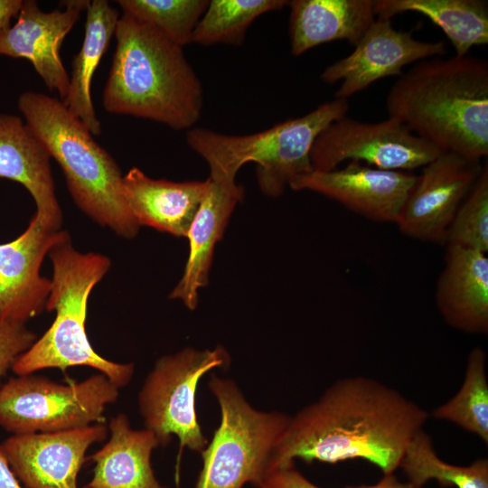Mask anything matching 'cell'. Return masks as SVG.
I'll return each instance as SVG.
<instances>
[{
	"label": "cell",
	"mask_w": 488,
	"mask_h": 488,
	"mask_svg": "<svg viewBox=\"0 0 488 488\" xmlns=\"http://www.w3.org/2000/svg\"><path fill=\"white\" fill-rule=\"evenodd\" d=\"M354 47L320 75L324 83L342 81L337 99H348L379 80L401 76L408 64L446 53L445 42L418 40L411 32L396 30L390 20L377 17Z\"/></svg>",
	"instance_id": "obj_12"
},
{
	"label": "cell",
	"mask_w": 488,
	"mask_h": 488,
	"mask_svg": "<svg viewBox=\"0 0 488 488\" xmlns=\"http://www.w3.org/2000/svg\"><path fill=\"white\" fill-rule=\"evenodd\" d=\"M428 418L419 405L374 379L339 380L290 417L274 448L270 471L295 459L326 464L362 459L383 474H393Z\"/></svg>",
	"instance_id": "obj_1"
},
{
	"label": "cell",
	"mask_w": 488,
	"mask_h": 488,
	"mask_svg": "<svg viewBox=\"0 0 488 488\" xmlns=\"http://www.w3.org/2000/svg\"><path fill=\"white\" fill-rule=\"evenodd\" d=\"M432 416L452 422L488 444L486 354L481 347H474L469 352L465 379L458 392L437 407Z\"/></svg>",
	"instance_id": "obj_26"
},
{
	"label": "cell",
	"mask_w": 488,
	"mask_h": 488,
	"mask_svg": "<svg viewBox=\"0 0 488 488\" xmlns=\"http://www.w3.org/2000/svg\"><path fill=\"white\" fill-rule=\"evenodd\" d=\"M436 306L452 327L473 334L488 333L486 253L447 245L436 288Z\"/></svg>",
	"instance_id": "obj_17"
},
{
	"label": "cell",
	"mask_w": 488,
	"mask_h": 488,
	"mask_svg": "<svg viewBox=\"0 0 488 488\" xmlns=\"http://www.w3.org/2000/svg\"><path fill=\"white\" fill-rule=\"evenodd\" d=\"M345 488H424L412 482H401L393 474H384V476L374 484L348 485Z\"/></svg>",
	"instance_id": "obj_33"
},
{
	"label": "cell",
	"mask_w": 488,
	"mask_h": 488,
	"mask_svg": "<svg viewBox=\"0 0 488 488\" xmlns=\"http://www.w3.org/2000/svg\"><path fill=\"white\" fill-rule=\"evenodd\" d=\"M108 430L109 439L89 457L95 466L85 488H167L151 465L152 452L159 446L153 432L133 429L123 413L110 419Z\"/></svg>",
	"instance_id": "obj_22"
},
{
	"label": "cell",
	"mask_w": 488,
	"mask_h": 488,
	"mask_svg": "<svg viewBox=\"0 0 488 488\" xmlns=\"http://www.w3.org/2000/svg\"><path fill=\"white\" fill-rule=\"evenodd\" d=\"M108 433L99 422L61 432L13 435L0 449L27 488H78L87 450L105 440Z\"/></svg>",
	"instance_id": "obj_13"
},
{
	"label": "cell",
	"mask_w": 488,
	"mask_h": 488,
	"mask_svg": "<svg viewBox=\"0 0 488 488\" xmlns=\"http://www.w3.org/2000/svg\"><path fill=\"white\" fill-rule=\"evenodd\" d=\"M288 6L295 56L333 41L355 45L376 19L374 0H293Z\"/></svg>",
	"instance_id": "obj_21"
},
{
	"label": "cell",
	"mask_w": 488,
	"mask_h": 488,
	"mask_svg": "<svg viewBox=\"0 0 488 488\" xmlns=\"http://www.w3.org/2000/svg\"><path fill=\"white\" fill-rule=\"evenodd\" d=\"M0 488H22L0 449Z\"/></svg>",
	"instance_id": "obj_34"
},
{
	"label": "cell",
	"mask_w": 488,
	"mask_h": 488,
	"mask_svg": "<svg viewBox=\"0 0 488 488\" xmlns=\"http://www.w3.org/2000/svg\"><path fill=\"white\" fill-rule=\"evenodd\" d=\"M48 255L52 277L45 309L55 311L56 316L44 334L17 358L14 372L22 376L43 369L88 366L117 387L126 386L133 377L134 364L110 361L99 355L85 328L89 296L108 271L110 259L99 253L76 250L70 236L54 245Z\"/></svg>",
	"instance_id": "obj_5"
},
{
	"label": "cell",
	"mask_w": 488,
	"mask_h": 488,
	"mask_svg": "<svg viewBox=\"0 0 488 488\" xmlns=\"http://www.w3.org/2000/svg\"><path fill=\"white\" fill-rule=\"evenodd\" d=\"M23 0H0V32L10 27L13 17L18 15Z\"/></svg>",
	"instance_id": "obj_32"
},
{
	"label": "cell",
	"mask_w": 488,
	"mask_h": 488,
	"mask_svg": "<svg viewBox=\"0 0 488 488\" xmlns=\"http://www.w3.org/2000/svg\"><path fill=\"white\" fill-rule=\"evenodd\" d=\"M230 360L222 346L212 350L184 348L156 360L138 394L145 429L166 446L175 436L181 447L202 452L208 444L195 408L197 385L210 371L227 368Z\"/></svg>",
	"instance_id": "obj_9"
},
{
	"label": "cell",
	"mask_w": 488,
	"mask_h": 488,
	"mask_svg": "<svg viewBox=\"0 0 488 488\" xmlns=\"http://www.w3.org/2000/svg\"><path fill=\"white\" fill-rule=\"evenodd\" d=\"M399 468L408 481L420 486L435 480L444 487L488 488L487 459H477L466 466L450 465L439 458L431 437L423 429L407 446Z\"/></svg>",
	"instance_id": "obj_25"
},
{
	"label": "cell",
	"mask_w": 488,
	"mask_h": 488,
	"mask_svg": "<svg viewBox=\"0 0 488 488\" xmlns=\"http://www.w3.org/2000/svg\"><path fill=\"white\" fill-rule=\"evenodd\" d=\"M36 339L25 324L0 320V388L4 375Z\"/></svg>",
	"instance_id": "obj_30"
},
{
	"label": "cell",
	"mask_w": 488,
	"mask_h": 488,
	"mask_svg": "<svg viewBox=\"0 0 488 488\" xmlns=\"http://www.w3.org/2000/svg\"><path fill=\"white\" fill-rule=\"evenodd\" d=\"M210 179L209 189L189 227V256L179 283L170 297L180 299L190 310L198 304L199 289L209 283L216 243L221 239L230 217L243 199L244 190L235 183Z\"/></svg>",
	"instance_id": "obj_20"
},
{
	"label": "cell",
	"mask_w": 488,
	"mask_h": 488,
	"mask_svg": "<svg viewBox=\"0 0 488 488\" xmlns=\"http://www.w3.org/2000/svg\"><path fill=\"white\" fill-rule=\"evenodd\" d=\"M50 160L42 143L20 117L0 113V178L26 188L35 202V214L50 228L59 230L62 211Z\"/></svg>",
	"instance_id": "obj_18"
},
{
	"label": "cell",
	"mask_w": 488,
	"mask_h": 488,
	"mask_svg": "<svg viewBox=\"0 0 488 488\" xmlns=\"http://www.w3.org/2000/svg\"><path fill=\"white\" fill-rule=\"evenodd\" d=\"M115 37L103 108L175 130L192 128L202 115L203 89L183 47L154 26L124 14Z\"/></svg>",
	"instance_id": "obj_3"
},
{
	"label": "cell",
	"mask_w": 488,
	"mask_h": 488,
	"mask_svg": "<svg viewBox=\"0 0 488 488\" xmlns=\"http://www.w3.org/2000/svg\"><path fill=\"white\" fill-rule=\"evenodd\" d=\"M118 19V11L108 1H90L86 10L84 40L73 59L67 96L62 101L93 136L101 134V125L91 98L92 78L115 35Z\"/></svg>",
	"instance_id": "obj_23"
},
{
	"label": "cell",
	"mask_w": 488,
	"mask_h": 488,
	"mask_svg": "<svg viewBox=\"0 0 488 488\" xmlns=\"http://www.w3.org/2000/svg\"><path fill=\"white\" fill-rule=\"evenodd\" d=\"M377 18L391 20L407 12L420 14L438 26L456 57L488 43V4L484 0H374Z\"/></svg>",
	"instance_id": "obj_24"
},
{
	"label": "cell",
	"mask_w": 488,
	"mask_h": 488,
	"mask_svg": "<svg viewBox=\"0 0 488 488\" xmlns=\"http://www.w3.org/2000/svg\"><path fill=\"white\" fill-rule=\"evenodd\" d=\"M90 1L61 2L65 8L42 11L36 1L23 0L16 23L0 32V55L24 58L60 100L67 96L70 77L60 57L63 39Z\"/></svg>",
	"instance_id": "obj_16"
},
{
	"label": "cell",
	"mask_w": 488,
	"mask_h": 488,
	"mask_svg": "<svg viewBox=\"0 0 488 488\" xmlns=\"http://www.w3.org/2000/svg\"><path fill=\"white\" fill-rule=\"evenodd\" d=\"M416 180L411 172L348 162L342 168L313 170L294 179L289 187L321 193L371 221L396 223Z\"/></svg>",
	"instance_id": "obj_14"
},
{
	"label": "cell",
	"mask_w": 488,
	"mask_h": 488,
	"mask_svg": "<svg viewBox=\"0 0 488 488\" xmlns=\"http://www.w3.org/2000/svg\"><path fill=\"white\" fill-rule=\"evenodd\" d=\"M208 387L219 403L221 421L201 452L202 468L194 488H242L246 483L259 488L290 416L254 408L232 380L212 375Z\"/></svg>",
	"instance_id": "obj_7"
},
{
	"label": "cell",
	"mask_w": 488,
	"mask_h": 488,
	"mask_svg": "<svg viewBox=\"0 0 488 488\" xmlns=\"http://www.w3.org/2000/svg\"><path fill=\"white\" fill-rule=\"evenodd\" d=\"M34 214L26 230L0 244V320L25 324L46 306L52 281L41 276V266L52 248L69 237Z\"/></svg>",
	"instance_id": "obj_15"
},
{
	"label": "cell",
	"mask_w": 488,
	"mask_h": 488,
	"mask_svg": "<svg viewBox=\"0 0 488 488\" xmlns=\"http://www.w3.org/2000/svg\"><path fill=\"white\" fill-rule=\"evenodd\" d=\"M348 110V99L335 98L302 117L250 135L192 127L186 133V142L208 164L211 179L235 183L239 170L255 163L260 190L276 197L294 179L313 171L310 153L316 137Z\"/></svg>",
	"instance_id": "obj_6"
},
{
	"label": "cell",
	"mask_w": 488,
	"mask_h": 488,
	"mask_svg": "<svg viewBox=\"0 0 488 488\" xmlns=\"http://www.w3.org/2000/svg\"><path fill=\"white\" fill-rule=\"evenodd\" d=\"M446 245L488 251V167L485 164L459 206L446 235Z\"/></svg>",
	"instance_id": "obj_29"
},
{
	"label": "cell",
	"mask_w": 488,
	"mask_h": 488,
	"mask_svg": "<svg viewBox=\"0 0 488 488\" xmlns=\"http://www.w3.org/2000/svg\"><path fill=\"white\" fill-rule=\"evenodd\" d=\"M118 387L104 374L61 384L32 374L10 379L0 388V426L13 435L54 433L101 421Z\"/></svg>",
	"instance_id": "obj_8"
},
{
	"label": "cell",
	"mask_w": 488,
	"mask_h": 488,
	"mask_svg": "<svg viewBox=\"0 0 488 488\" xmlns=\"http://www.w3.org/2000/svg\"><path fill=\"white\" fill-rule=\"evenodd\" d=\"M259 488H320L307 480L294 464L270 471Z\"/></svg>",
	"instance_id": "obj_31"
},
{
	"label": "cell",
	"mask_w": 488,
	"mask_h": 488,
	"mask_svg": "<svg viewBox=\"0 0 488 488\" xmlns=\"http://www.w3.org/2000/svg\"><path fill=\"white\" fill-rule=\"evenodd\" d=\"M389 117L444 152L481 162L488 155V62L434 57L403 72L390 88Z\"/></svg>",
	"instance_id": "obj_2"
},
{
	"label": "cell",
	"mask_w": 488,
	"mask_h": 488,
	"mask_svg": "<svg viewBox=\"0 0 488 488\" xmlns=\"http://www.w3.org/2000/svg\"><path fill=\"white\" fill-rule=\"evenodd\" d=\"M210 186L204 181L153 179L137 167L123 176L124 196L139 226L185 237Z\"/></svg>",
	"instance_id": "obj_19"
},
{
	"label": "cell",
	"mask_w": 488,
	"mask_h": 488,
	"mask_svg": "<svg viewBox=\"0 0 488 488\" xmlns=\"http://www.w3.org/2000/svg\"><path fill=\"white\" fill-rule=\"evenodd\" d=\"M422 168L395 224L412 239L445 244L449 226L483 167L480 162L442 152Z\"/></svg>",
	"instance_id": "obj_11"
},
{
	"label": "cell",
	"mask_w": 488,
	"mask_h": 488,
	"mask_svg": "<svg viewBox=\"0 0 488 488\" xmlns=\"http://www.w3.org/2000/svg\"><path fill=\"white\" fill-rule=\"evenodd\" d=\"M207 0H117L124 14L145 22L183 47L206 11Z\"/></svg>",
	"instance_id": "obj_28"
},
{
	"label": "cell",
	"mask_w": 488,
	"mask_h": 488,
	"mask_svg": "<svg viewBox=\"0 0 488 488\" xmlns=\"http://www.w3.org/2000/svg\"><path fill=\"white\" fill-rule=\"evenodd\" d=\"M26 125L61 167L77 206L117 235L132 239L140 226L128 209L114 158L61 100L34 91L18 98Z\"/></svg>",
	"instance_id": "obj_4"
},
{
	"label": "cell",
	"mask_w": 488,
	"mask_h": 488,
	"mask_svg": "<svg viewBox=\"0 0 488 488\" xmlns=\"http://www.w3.org/2000/svg\"><path fill=\"white\" fill-rule=\"evenodd\" d=\"M442 152L394 118L366 123L344 116L319 134L310 160L316 171L333 170L344 162H359L379 169L411 172L424 167Z\"/></svg>",
	"instance_id": "obj_10"
},
{
	"label": "cell",
	"mask_w": 488,
	"mask_h": 488,
	"mask_svg": "<svg viewBox=\"0 0 488 488\" xmlns=\"http://www.w3.org/2000/svg\"><path fill=\"white\" fill-rule=\"evenodd\" d=\"M286 0H211L197 23L192 42L240 46L248 28L263 14L288 5Z\"/></svg>",
	"instance_id": "obj_27"
}]
</instances>
